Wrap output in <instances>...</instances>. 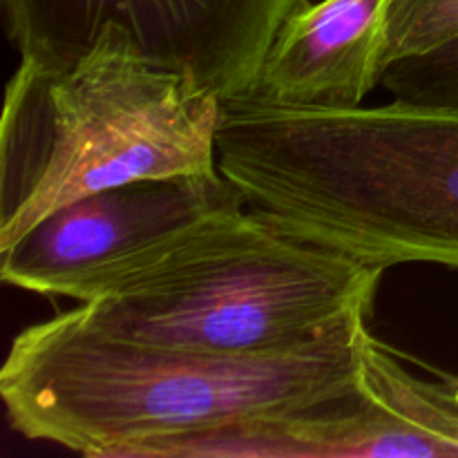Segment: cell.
Wrapping results in <instances>:
<instances>
[{
    "label": "cell",
    "instance_id": "obj_1",
    "mask_svg": "<svg viewBox=\"0 0 458 458\" xmlns=\"http://www.w3.org/2000/svg\"><path fill=\"white\" fill-rule=\"evenodd\" d=\"M267 356L119 338L74 309L22 329L0 369L12 428L92 458H137L168 438L329 401L360 383L367 316Z\"/></svg>",
    "mask_w": 458,
    "mask_h": 458
},
{
    "label": "cell",
    "instance_id": "obj_8",
    "mask_svg": "<svg viewBox=\"0 0 458 458\" xmlns=\"http://www.w3.org/2000/svg\"><path fill=\"white\" fill-rule=\"evenodd\" d=\"M380 88L405 106L458 112V36L385 67Z\"/></svg>",
    "mask_w": 458,
    "mask_h": 458
},
{
    "label": "cell",
    "instance_id": "obj_5",
    "mask_svg": "<svg viewBox=\"0 0 458 458\" xmlns=\"http://www.w3.org/2000/svg\"><path fill=\"white\" fill-rule=\"evenodd\" d=\"M302 0H0L21 58L79 61L110 22L165 67L191 74L222 101L253 88L284 18Z\"/></svg>",
    "mask_w": 458,
    "mask_h": 458
},
{
    "label": "cell",
    "instance_id": "obj_4",
    "mask_svg": "<svg viewBox=\"0 0 458 458\" xmlns=\"http://www.w3.org/2000/svg\"><path fill=\"white\" fill-rule=\"evenodd\" d=\"M201 456H458V378H419L367 331L360 383L352 392L293 411L152 443L137 454Z\"/></svg>",
    "mask_w": 458,
    "mask_h": 458
},
{
    "label": "cell",
    "instance_id": "obj_3",
    "mask_svg": "<svg viewBox=\"0 0 458 458\" xmlns=\"http://www.w3.org/2000/svg\"><path fill=\"white\" fill-rule=\"evenodd\" d=\"M385 267L282 233L259 213H215L101 282L76 311L119 338L267 356L371 311Z\"/></svg>",
    "mask_w": 458,
    "mask_h": 458
},
{
    "label": "cell",
    "instance_id": "obj_2",
    "mask_svg": "<svg viewBox=\"0 0 458 458\" xmlns=\"http://www.w3.org/2000/svg\"><path fill=\"white\" fill-rule=\"evenodd\" d=\"M222 107L116 22L70 65L21 58L0 128V249L89 192L217 170Z\"/></svg>",
    "mask_w": 458,
    "mask_h": 458
},
{
    "label": "cell",
    "instance_id": "obj_6",
    "mask_svg": "<svg viewBox=\"0 0 458 458\" xmlns=\"http://www.w3.org/2000/svg\"><path fill=\"white\" fill-rule=\"evenodd\" d=\"M222 170L146 177L79 197L0 249V280L79 302L107 277L215 213L244 208Z\"/></svg>",
    "mask_w": 458,
    "mask_h": 458
},
{
    "label": "cell",
    "instance_id": "obj_9",
    "mask_svg": "<svg viewBox=\"0 0 458 458\" xmlns=\"http://www.w3.org/2000/svg\"><path fill=\"white\" fill-rule=\"evenodd\" d=\"M458 36V0H394L387 16L385 67L429 52Z\"/></svg>",
    "mask_w": 458,
    "mask_h": 458
},
{
    "label": "cell",
    "instance_id": "obj_7",
    "mask_svg": "<svg viewBox=\"0 0 458 458\" xmlns=\"http://www.w3.org/2000/svg\"><path fill=\"white\" fill-rule=\"evenodd\" d=\"M394 0H302L277 30L249 97L298 110H353L385 72Z\"/></svg>",
    "mask_w": 458,
    "mask_h": 458
}]
</instances>
